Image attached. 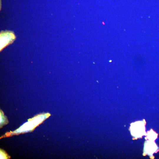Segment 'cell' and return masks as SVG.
Instances as JSON below:
<instances>
[{"mask_svg":"<svg viewBox=\"0 0 159 159\" xmlns=\"http://www.w3.org/2000/svg\"><path fill=\"white\" fill-rule=\"evenodd\" d=\"M131 127V132L134 136H141L145 132L144 125L143 122H138L134 124Z\"/></svg>","mask_w":159,"mask_h":159,"instance_id":"2","label":"cell"},{"mask_svg":"<svg viewBox=\"0 0 159 159\" xmlns=\"http://www.w3.org/2000/svg\"><path fill=\"white\" fill-rule=\"evenodd\" d=\"M15 38V36L12 32H5L0 34L1 49L6 45L12 42Z\"/></svg>","mask_w":159,"mask_h":159,"instance_id":"1","label":"cell"},{"mask_svg":"<svg viewBox=\"0 0 159 159\" xmlns=\"http://www.w3.org/2000/svg\"><path fill=\"white\" fill-rule=\"evenodd\" d=\"M155 145H153V144H148L145 147V148H146L145 150L148 153H153L155 150V148H155V146L153 147Z\"/></svg>","mask_w":159,"mask_h":159,"instance_id":"3","label":"cell"}]
</instances>
